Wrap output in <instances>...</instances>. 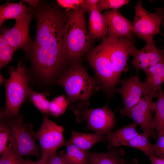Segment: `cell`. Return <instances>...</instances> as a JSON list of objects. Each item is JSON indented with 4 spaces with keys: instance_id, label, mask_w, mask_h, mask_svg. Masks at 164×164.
Here are the masks:
<instances>
[{
    "instance_id": "cell-1",
    "label": "cell",
    "mask_w": 164,
    "mask_h": 164,
    "mask_svg": "<svg viewBox=\"0 0 164 164\" xmlns=\"http://www.w3.org/2000/svg\"><path fill=\"white\" fill-rule=\"evenodd\" d=\"M37 19L36 34L31 51L32 61L37 75L44 80L52 81L60 75L66 60L62 35L65 20L51 9L42 11Z\"/></svg>"
},
{
    "instance_id": "cell-2",
    "label": "cell",
    "mask_w": 164,
    "mask_h": 164,
    "mask_svg": "<svg viewBox=\"0 0 164 164\" xmlns=\"http://www.w3.org/2000/svg\"><path fill=\"white\" fill-rule=\"evenodd\" d=\"M85 11L82 8L68 14L63 29V48L66 59L77 61L89 50L91 38L87 29Z\"/></svg>"
},
{
    "instance_id": "cell-3",
    "label": "cell",
    "mask_w": 164,
    "mask_h": 164,
    "mask_svg": "<svg viewBox=\"0 0 164 164\" xmlns=\"http://www.w3.org/2000/svg\"><path fill=\"white\" fill-rule=\"evenodd\" d=\"M56 82L64 89L68 103L87 101L98 87L97 80L91 78L79 62L61 74Z\"/></svg>"
},
{
    "instance_id": "cell-4",
    "label": "cell",
    "mask_w": 164,
    "mask_h": 164,
    "mask_svg": "<svg viewBox=\"0 0 164 164\" xmlns=\"http://www.w3.org/2000/svg\"><path fill=\"white\" fill-rule=\"evenodd\" d=\"M6 103L0 117H17L21 106L27 97L29 88L26 70L19 62L16 70L11 68L9 78L5 83Z\"/></svg>"
},
{
    "instance_id": "cell-5",
    "label": "cell",
    "mask_w": 164,
    "mask_h": 164,
    "mask_svg": "<svg viewBox=\"0 0 164 164\" xmlns=\"http://www.w3.org/2000/svg\"><path fill=\"white\" fill-rule=\"evenodd\" d=\"M6 123L12 140V148L19 155L35 156L40 154L35 139L33 126L24 122L23 116L17 117L1 118Z\"/></svg>"
},
{
    "instance_id": "cell-6",
    "label": "cell",
    "mask_w": 164,
    "mask_h": 164,
    "mask_svg": "<svg viewBox=\"0 0 164 164\" xmlns=\"http://www.w3.org/2000/svg\"><path fill=\"white\" fill-rule=\"evenodd\" d=\"M76 120L87 122L86 128L96 133L104 135L111 131L115 121L114 113L107 106L91 108L88 101H81L73 107Z\"/></svg>"
},
{
    "instance_id": "cell-7",
    "label": "cell",
    "mask_w": 164,
    "mask_h": 164,
    "mask_svg": "<svg viewBox=\"0 0 164 164\" xmlns=\"http://www.w3.org/2000/svg\"><path fill=\"white\" fill-rule=\"evenodd\" d=\"M88 60L94 71L99 87L109 97L113 96L118 83L102 41L88 53Z\"/></svg>"
},
{
    "instance_id": "cell-8",
    "label": "cell",
    "mask_w": 164,
    "mask_h": 164,
    "mask_svg": "<svg viewBox=\"0 0 164 164\" xmlns=\"http://www.w3.org/2000/svg\"><path fill=\"white\" fill-rule=\"evenodd\" d=\"M135 9L132 23L133 33L144 40L146 43L155 42L153 36L156 34H162L160 26L163 21L162 9H158L154 13L150 12L144 8L141 1H139Z\"/></svg>"
},
{
    "instance_id": "cell-9",
    "label": "cell",
    "mask_w": 164,
    "mask_h": 164,
    "mask_svg": "<svg viewBox=\"0 0 164 164\" xmlns=\"http://www.w3.org/2000/svg\"><path fill=\"white\" fill-rule=\"evenodd\" d=\"M64 128L48 118V114L44 115L39 129L35 133L42 152L41 159L46 161L48 157L56 152V150L66 145L67 141L63 135Z\"/></svg>"
},
{
    "instance_id": "cell-10",
    "label": "cell",
    "mask_w": 164,
    "mask_h": 164,
    "mask_svg": "<svg viewBox=\"0 0 164 164\" xmlns=\"http://www.w3.org/2000/svg\"><path fill=\"white\" fill-rule=\"evenodd\" d=\"M153 97L149 95L142 97L139 102L129 109L124 108L120 111L123 116L129 117L142 129V134L148 137L156 139L155 132L152 127V113L155 111V102Z\"/></svg>"
},
{
    "instance_id": "cell-11",
    "label": "cell",
    "mask_w": 164,
    "mask_h": 164,
    "mask_svg": "<svg viewBox=\"0 0 164 164\" xmlns=\"http://www.w3.org/2000/svg\"><path fill=\"white\" fill-rule=\"evenodd\" d=\"M103 41L118 83L121 74L127 65L131 50L134 46L133 39L114 38L107 36Z\"/></svg>"
},
{
    "instance_id": "cell-12",
    "label": "cell",
    "mask_w": 164,
    "mask_h": 164,
    "mask_svg": "<svg viewBox=\"0 0 164 164\" xmlns=\"http://www.w3.org/2000/svg\"><path fill=\"white\" fill-rule=\"evenodd\" d=\"M32 18L31 13H25L15 20L13 27L2 35L15 50L20 48L27 50L30 45L29 29Z\"/></svg>"
},
{
    "instance_id": "cell-13",
    "label": "cell",
    "mask_w": 164,
    "mask_h": 164,
    "mask_svg": "<svg viewBox=\"0 0 164 164\" xmlns=\"http://www.w3.org/2000/svg\"><path fill=\"white\" fill-rule=\"evenodd\" d=\"M130 54L133 57L131 63L137 72L144 71L157 63L164 62V53L156 46L155 42L146 43L140 50L134 46Z\"/></svg>"
},
{
    "instance_id": "cell-14",
    "label": "cell",
    "mask_w": 164,
    "mask_h": 164,
    "mask_svg": "<svg viewBox=\"0 0 164 164\" xmlns=\"http://www.w3.org/2000/svg\"><path fill=\"white\" fill-rule=\"evenodd\" d=\"M118 83L121 86L115 88V92L121 95L125 108L129 109L133 107L139 102L142 95H146L144 83L136 75L120 80Z\"/></svg>"
},
{
    "instance_id": "cell-15",
    "label": "cell",
    "mask_w": 164,
    "mask_h": 164,
    "mask_svg": "<svg viewBox=\"0 0 164 164\" xmlns=\"http://www.w3.org/2000/svg\"><path fill=\"white\" fill-rule=\"evenodd\" d=\"M108 27V36L133 39L132 23L118 9L108 10L102 14Z\"/></svg>"
},
{
    "instance_id": "cell-16",
    "label": "cell",
    "mask_w": 164,
    "mask_h": 164,
    "mask_svg": "<svg viewBox=\"0 0 164 164\" xmlns=\"http://www.w3.org/2000/svg\"><path fill=\"white\" fill-rule=\"evenodd\" d=\"M146 78L143 82L146 95L157 97L158 92L164 83V62L157 63L144 71Z\"/></svg>"
},
{
    "instance_id": "cell-17",
    "label": "cell",
    "mask_w": 164,
    "mask_h": 164,
    "mask_svg": "<svg viewBox=\"0 0 164 164\" xmlns=\"http://www.w3.org/2000/svg\"><path fill=\"white\" fill-rule=\"evenodd\" d=\"M137 124H131L120 128L114 132L111 131L107 135L108 141L107 148L110 149L114 147L124 145L127 142L139 134L136 130Z\"/></svg>"
},
{
    "instance_id": "cell-18",
    "label": "cell",
    "mask_w": 164,
    "mask_h": 164,
    "mask_svg": "<svg viewBox=\"0 0 164 164\" xmlns=\"http://www.w3.org/2000/svg\"><path fill=\"white\" fill-rule=\"evenodd\" d=\"M112 148L104 152L97 153L88 151V164H129L121 156L125 151L122 148Z\"/></svg>"
},
{
    "instance_id": "cell-19",
    "label": "cell",
    "mask_w": 164,
    "mask_h": 164,
    "mask_svg": "<svg viewBox=\"0 0 164 164\" xmlns=\"http://www.w3.org/2000/svg\"><path fill=\"white\" fill-rule=\"evenodd\" d=\"M88 33L91 38L104 39L108 32V27L104 17L97 8L90 13Z\"/></svg>"
},
{
    "instance_id": "cell-20",
    "label": "cell",
    "mask_w": 164,
    "mask_h": 164,
    "mask_svg": "<svg viewBox=\"0 0 164 164\" xmlns=\"http://www.w3.org/2000/svg\"><path fill=\"white\" fill-rule=\"evenodd\" d=\"M71 138L67 142L74 144L86 151L97 143L100 141L104 142L107 139L104 135L96 133L87 134L74 131H71Z\"/></svg>"
},
{
    "instance_id": "cell-21",
    "label": "cell",
    "mask_w": 164,
    "mask_h": 164,
    "mask_svg": "<svg viewBox=\"0 0 164 164\" xmlns=\"http://www.w3.org/2000/svg\"><path fill=\"white\" fill-rule=\"evenodd\" d=\"M31 8L26 7L22 2L19 3L8 2L0 7V25L5 21L11 19L16 20L25 13L29 12Z\"/></svg>"
},
{
    "instance_id": "cell-22",
    "label": "cell",
    "mask_w": 164,
    "mask_h": 164,
    "mask_svg": "<svg viewBox=\"0 0 164 164\" xmlns=\"http://www.w3.org/2000/svg\"><path fill=\"white\" fill-rule=\"evenodd\" d=\"M155 114L152 119V127L158 137L164 135V92L162 90L157 93Z\"/></svg>"
},
{
    "instance_id": "cell-23",
    "label": "cell",
    "mask_w": 164,
    "mask_h": 164,
    "mask_svg": "<svg viewBox=\"0 0 164 164\" xmlns=\"http://www.w3.org/2000/svg\"><path fill=\"white\" fill-rule=\"evenodd\" d=\"M64 158L67 164H88V151L66 142Z\"/></svg>"
},
{
    "instance_id": "cell-24",
    "label": "cell",
    "mask_w": 164,
    "mask_h": 164,
    "mask_svg": "<svg viewBox=\"0 0 164 164\" xmlns=\"http://www.w3.org/2000/svg\"><path fill=\"white\" fill-rule=\"evenodd\" d=\"M148 137L142 134H139L133 138L126 142L124 146H129L142 151L149 157H157L154 145L148 141Z\"/></svg>"
},
{
    "instance_id": "cell-25",
    "label": "cell",
    "mask_w": 164,
    "mask_h": 164,
    "mask_svg": "<svg viewBox=\"0 0 164 164\" xmlns=\"http://www.w3.org/2000/svg\"><path fill=\"white\" fill-rule=\"evenodd\" d=\"M27 97L42 113L48 114L49 113L50 103L44 93L37 92L29 88Z\"/></svg>"
},
{
    "instance_id": "cell-26",
    "label": "cell",
    "mask_w": 164,
    "mask_h": 164,
    "mask_svg": "<svg viewBox=\"0 0 164 164\" xmlns=\"http://www.w3.org/2000/svg\"><path fill=\"white\" fill-rule=\"evenodd\" d=\"M12 148V140L8 126L3 120L0 119V154Z\"/></svg>"
},
{
    "instance_id": "cell-27",
    "label": "cell",
    "mask_w": 164,
    "mask_h": 164,
    "mask_svg": "<svg viewBox=\"0 0 164 164\" xmlns=\"http://www.w3.org/2000/svg\"><path fill=\"white\" fill-rule=\"evenodd\" d=\"M15 50L2 35L0 37V67L1 69L12 60Z\"/></svg>"
},
{
    "instance_id": "cell-28",
    "label": "cell",
    "mask_w": 164,
    "mask_h": 164,
    "mask_svg": "<svg viewBox=\"0 0 164 164\" xmlns=\"http://www.w3.org/2000/svg\"><path fill=\"white\" fill-rule=\"evenodd\" d=\"M68 104L64 95L58 96L50 102L49 113L54 116H59L64 113Z\"/></svg>"
},
{
    "instance_id": "cell-29",
    "label": "cell",
    "mask_w": 164,
    "mask_h": 164,
    "mask_svg": "<svg viewBox=\"0 0 164 164\" xmlns=\"http://www.w3.org/2000/svg\"><path fill=\"white\" fill-rule=\"evenodd\" d=\"M129 2L128 0H99L97 8L101 13L105 9H118L124 5H128Z\"/></svg>"
},
{
    "instance_id": "cell-30",
    "label": "cell",
    "mask_w": 164,
    "mask_h": 164,
    "mask_svg": "<svg viewBox=\"0 0 164 164\" xmlns=\"http://www.w3.org/2000/svg\"><path fill=\"white\" fill-rule=\"evenodd\" d=\"M23 160L12 148L1 155L0 164H23Z\"/></svg>"
},
{
    "instance_id": "cell-31",
    "label": "cell",
    "mask_w": 164,
    "mask_h": 164,
    "mask_svg": "<svg viewBox=\"0 0 164 164\" xmlns=\"http://www.w3.org/2000/svg\"><path fill=\"white\" fill-rule=\"evenodd\" d=\"M57 1L60 6L65 9L67 11H74L83 9L84 0H58Z\"/></svg>"
},
{
    "instance_id": "cell-32",
    "label": "cell",
    "mask_w": 164,
    "mask_h": 164,
    "mask_svg": "<svg viewBox=\"0 0 164 164\" xmlns=\"http://www.w3.org/2000/svg\"><path fill=\"white\" fill-rule=\"evenodd\" d=\"M65 152L61 151L57 154L56 152L50 156L46 160V164H67L64 158Z\"/></svg>"
},
{
    "instance_id": "cell-33",
    "label": "cell",
    "mask_w": 164,
    "mask_h": 164,
    "mask_svg": "<svg viewBox=\"0 0 164 164\" xmlns=\"http://www.w3.org/2000/svg\"><path fill=\"white\" fill-rule=\"evenodd\" d=\"M156 143L154 145L157 157L164 159V135L158 137Z\"/></svg>"
},
{
    "instance_id": "cell-34",
    "label": "cell",
    "mask_w": 164,
    "mask_h": 164,
    "mask_svg": "<svg viewBox=\"0 0 164 164\" xmlns=\"http://www.w3.org/2000/svg\"><path fill=\"white\" fill-rule=\"evenodd\" d=\"M99 0H84L83 9L86 12L90 13L94 9L97 8Z\"/></svg>"
},
{
    "instance_id": "cell-35",
    "label": "cell",
    "mask_w": 164,
    "mask_h": 164,
    "mask_svg": "<svg viewBox=\"0 0 164 164\" xmlns=\"http://www.w3.org/2000/svg\"><path fill=\"white\" fill-rule=\"evenodd\" d=\"M149 158L152 164H164V159L155 156Z\"/></svg>"
},
{
    "instance_id": "cell-36",
    "label": "cell",
    "mask_w": 164,
    "mask_h": 164,
    "mask_svg": "<svg viewBox=\"0 0 164 164\" xmlns=\"http://www.w3.org/2000/svg\"><path fill=\"white\" fill-rule=\"evenodd\" d=\"M27 2L30 6L33 7L36 6L38 3L39 0H24Z\"/></svg>"
},
{
    "instance_id": "cell-37",
    "label": "cell",
    "mask_w": 164,
    "mask_h": 164,
    "mask_svg": "<svg viewBox=\"0 0 164 164\" xmlns=\"http://www.w3.org/2000/svg\"><path fill=\"white\" fill-rule=\"evenodd\" d=\"M32 164H46V161L43 160L41 159L37 161H32Z\"/></svg>"
},
{
    "instance_id": "cell-38",
    "label": "cell",
    "mask_w": 164,
    "mask_h": 164,
    "mask_svg": "<svg viewBox=\"0 0 164 164\" xmlns=\"http://www.w3.org/2000/svg\"><path fill=\"white\" fill-rule=\"evenodd\" d=\"M23 164H32V161L29 159L23 160Z\"/></svg>"
},
{
    "instance_id": "cell-39",
    "label": "cell",
    "mask_w": 164,
    "mask_h": 164,
    "mask_svg": "<svg viewBox=\"0 0 164 164\" xmlns=\"http://www.w3.org/2000/svg\"><path fill=\"white\" fill-rule=\"evenodd\" d=\"M163 9V25L164 26V7Z\"/></svg>"
},
{
    "instance_id": "cell-40",
    "label": "cell",
    "mask_w": 164,
    "mask_h": 164,
    "mask_svg": "<svg viewBox=\"0 0 164 164\" xmlns=\"http://www.w3.org/2000/svg\"><path fill=\"white\" fill-rule=\"evenodd\" d=\"M163 50V52L164 53V49L163 50Z\"/></svg>"
}]
</instances>
